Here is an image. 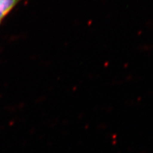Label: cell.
Instances as JSON below:
<instances>
[{"label": "cell", "instance_id": "6da1fadb", "mask_svg": "<svg viewBox=\"0 0 153 153\" xmlns=\"http://www.w3.org/2000/svg\"><path fill=\"white\" fill-rule=\"evenodd\" d=\"M21 0H0V25Z\"/></svg>", "mask_w": 153, "mask_h": 153}]
</instances>
